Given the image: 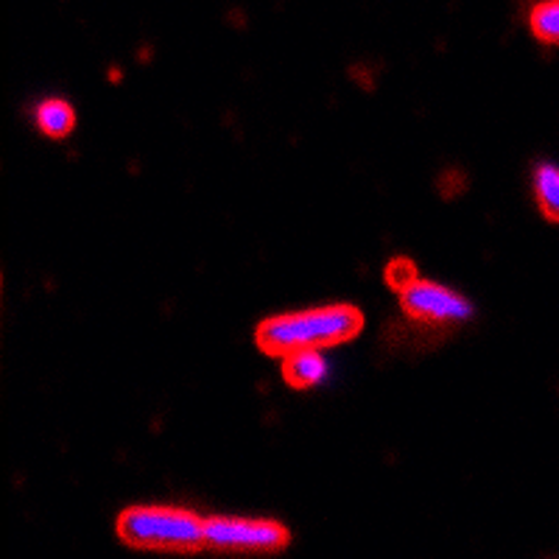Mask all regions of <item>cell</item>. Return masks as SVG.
Returning <instances> with one entry per match:
<instances>
[{"label":"cell","instance_id":"obj_6","mask_svg":"<svg viewBox=\"0 0 559 559\" xmlns=\"http://www.w3.org/2000/svg\"><path fill=\"white\" fill-rule=\"evenodd\" d=\"M37 127L39 132L53 140L68 138L76 127V109L70 107L64 98H48L37 107Z\"/></svg>","mask_w":559,"mask_h":559},{"label":"cell","instance_id":"obj_5","mask_svg":"<svg viewBox=\"0 0 559 559\" xmlns=\"http://www.w3.org/2000/svg\"><path fill=\"white\" fill-rule=\"evenodd\" d=\"M328 376V361L322 353H294L283 358V378L292 389H311Z\"/></svg>","mask_w":559,"mask_h":559},{"label":"cell","instance_id":"obj_1","mask_svg":"<svg viewBox=\"0 0 559 559\" xmlns=\"http://www.w3.org/2000/svg\"><path fill=\"white\" fill-rule=\"evenodd\" d=\"M364 331V313L356 306H319L308 311L277 313L254 328V344L266 356L322 353L347 344Z\"/></svg>","mask_w":559,"mask_h":559},{"label":"cell","instance_id":"obj_9","mask_svg":"<svg viewBox=\"0 0 559 559\" xmlns=\"http://www.w3.org/2000/svg\"><path fill=\"white\" fill-rule=\"evenodd\" d=\"M383 280H386V286L394 288L397 294L408 292V288L414 286L419 280L417 274V266H414V261H408V258H392V261L386 263V272H383Z\"/></svg>","mask_w":559,"mask_h":559},{"label":"cell","instance_id":"obj_7","mask_svg":"<svg viewBox=\"0 0 559 559\" xmlns=\"http://www.w3.org/2000/svg\"><path fill=\"white\" fill-rule=\"evenodd\" d=\"M534 197H537V207L548 222L559 224V168L551 163H543L534 171Z\"/></svg>","mask_w":559,"mask_h":559},{"label":"cell","instance_id":"obj_8","mask_svg":"<svg viewBox=\"0 0 559 559\" xmlns=\"http://www.w3.org/2000/svg\"><path fill=\"white\" fill-rule=\"evenodd\" d=\"M528 26H532L534 37L537 39L559 45V0L534 7L532 14H528Z\"/></svg>","mask_w":559,"mask_h":559},{"label":"cell","instance_id":"obj_4","mask_svg":"<svg viewBox=\"0 0 559 559\" xmlns=\"http://www.w3.org/2000/svg\"><path fill=\"white\" fill-rule=\"evenodd\" d=\"M403 313L419 328H451L462 324L473 317V306L459 292L448 286H439L431 280H417L408 292L401 294Z\"/></svg>","mask_w":559,"mask_h":559},{"label":"cell","instance_id":"obj_3","mask_svg":"<svg viewBox=\"0 0 559 559\" xmlns=\"http://www.w3.org/2000/svg\"><path fill=\"white\" fill-rule=\"evenodd\" d=\"M292 546V532L280 521L266 518H204V551L216 554H280Z\"/></svg>","mask_w":559,"mask_h":559},{"label":"cell","instance_id":"obj_2","mask_svg":"<svg viewBox=\"0 0 559 559\" xmlns=\"http://www.w3.org/2000/svg\"><path fill=\"white\" fill-rule=\"evenodd\" d=\"M115 534L134 551H204V518L179 507H129L115 521Z\"/></svg>","mask_w":559,"mask_h":559}]
</instances>
